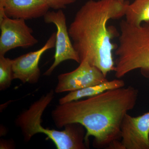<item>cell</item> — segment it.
Here are the masks:
<instances>
[{
	"mask_svg": "<svg viewBox=\"0 0 149 149\" xmlns=\"http://www.w3.org/2000/svg\"><path fill=\"white\" fill-rule=\"evenodd\" d=\"M138 93L133 86H124L85 100L59 104L52 112V118L58 128L70 123L83 125L88 146L93 136L95 147L116 149L121 140L123 120L136 106Z\"/></svg>",
	"mask_w": 149,
	"mask_h": 149,
	"instance_id": "obj_1",
	"label": "cell"
},
{
	"mask_svg": "<svg viewBox=\"0 0 149 149\" xmlns=\"http://www.w3.org/2000/svg\"><path fill=\"white\" fill-rule=\"evenodd\" d=\"M128 3L118 0H89L77 11L68 28L80 62L87 60L105 76L114 71L113 52L117 48L111 42L116 31L107 23L125 16Z\"/></svg>",
	"mask_w": 149,
	"mask_h": 149,
	"instance_id": "obj_2",
	"label": "cell"
},
{
	"mask_svg": "<svg viewBox=\"0 0 149 149\" xmlns=\"http://www.w3.org/2000/svg\"><path fill=\"white\" fill-rule=\"evenodd\" d=\"M54 91L43 95L18 115L15 124L20 128L25 142H29L38 133H43L54 142L58 149H85L89 148L85 142L84 126L77 123L64 126V130L45 128L42 125L43 113L53 100Z\"/></svg>",
	"mask_w": 149,
	"mask_h": 149,
	"instance_id": "obj_3",
	"label": "cell"
},
{
	"mask_svg": "<svg viewBox=\"0 0 149 149\" xmlns=\"http://www.w3.org/2000/svg\"><path fill=\"white\" fill-rule=\"evenodd\" d=\"M120 29L115 51L116 77L119 79L137 69L149 71V23L136 26L123 20Z\"/></svg>",
	"mask_w": 149,
	"mask_h": 149,
	"instance_id": "obj_4",
	"label": "cell"
},
{
	"mask_svg": "<svg viewBox=\"0 0 149 149\" xmlns=\"http://www.w3.org/2000/svg\"><path fill=\"white\" fill-rule=\"evenodd\" d=\"M43 17L45 23H52L57 29L54 61L44 75H51L57 66L65 61L73 60L80 63V58L73 47L67 27L66 17L62 10L57 11H48Z\"/></svg>",
	"mask_w": 149,
	"mask_h": 149,
	"instance_id": "obj_5",
	"label": "cell"
},
{
	"mask_svg": "<svg viewBox=\"0 0 149 149\" xmlns=\"http://www.w3.org/2000/svg\"><path fill=\"white\" fill-rule=\"evenodd\" d=\"M0 56H5L13 49L28 48L38 42L32 35L33 29L23 19L10 18L5 15L0 21Z\"/></svg>",
	"mask_w": 149,
	"mask_h": 149,
	"instance_id": "obj_6",
	"label": "cell"
},
{
	"mask_svg": "<svg viewBox=\"0 0 149 149\" xmlns=\"http://www.w3.org/2000/svg\"><path fill=\"white\" fill-rule=\"evenodd\" d=\"M106 76L86 59L73 71L60 74L55 93L72 92L106 82Z\"/></svg>",
	"mask_w": 149,
	"mask_h": 149,
	"instance_id": "obj_7",
	"label": "cell"
},
{
	"mask_svg": "<svg viewBox=\"0 0 149 149\" xmlns=\"http://www.w3.org/2000/svg\"><path fill=\"white\" fill-rule=\"evenodd\" d=\"M120 141L117 149H149V111L137 117L126 114Z\"/></svg>",
	"mask_w": 149,
	"mask_h": 149,
	"instance_id": "obj_8",
	"label": "cell"
},
{
	"mask_svg": "<svg viewBox=\"0 0 149 149\" xmlns=\"http://www.w3.org/2000/svg\"><path fill=\"white\" fill-rule=\"evenodd\" d=\"M56 40L55 32L51 35L45 45L39 49L12 59L13 79H18L23 83H37L41 74L39 67L40 58L46 51L55 48Z\"/></svg>",
	"mask_w": 149,
	"mask_h": 149,
	"instance_id": "obj_9",
	"label": "cell"
},
{
	"mask_svg": "<svg viewBox=\"0 0 149 149\" xmlns=\"http://www.w3.org/2000/svg\"><path fill=\"white\" fill-rule=\"evenodd\" d=\"M49 8L45 0H0V20L5 15L25 20L40 18Z\"/></svg>",
	"mask_w": 149,
	"mask_h": 149,
	"instance_id": "obj_10",
	"label": "cell"
},
{
	"mask_svg": "<svg viewBox=\"0 0 149 149\" xmlns=\"http://www.w3.org/2000/svg\"><path fill=\"white\" fill-rule=\"evenodd\" d=\"M125 82L121 79L107 80L106 82L77 91L70 92L68 95L59 100V104H62L78 100L83 98L97 95L108 90L117 89L125 86Z\"/></svg>",
	"mask_w": 149,
	"mask_h": 149,
	"instance_id": "obj_11",
	"label": "cell"
},
{
	"mask_svg": "<svg viewBox=\"0 0 149 149\" xmlns=\"http://www.w3.org/2000/svg\"><path fill=\"white\" fill-rule=\"evenodd\" d=\"M125 16V21L132 25L149 23V0H134L128 3Z\"/></svg>",
	"mask_w": 149,
	"mask_h": 149,
	"instance_id": "obj_12",
	"label": "cell"
},
{
	"mask_svg": "<svg viewBox=\"0 0 149 149\" xmlns=\"http://www.w3.org/2000/svg\"><path fill=\"white\" fill-rule=\"evenodd\" d=\"M14 80L12 60L5 56H0V90L4 91L9 88Z\"/></svg>",
	"mask_w": 149,
	"mask_h": 149,
	"instance_id": "obj_13",
	"label": "cell"
},
{
	"mask_svg": "<svg viewBox=\"0 0 149 149\" xmlns=\"http://www.w3.org/2000/svg\"><path fill=\"white\" fill-rule=\"evenodd\" d=\"M50 8L58 10L66 7L67 6L75 2L76 0H45Z\"/></svg>",
	"mask_w": 149,
	"mask_h": 149,
	"instance_id": "obj_14",
	"label": "cell"
},
{
	"mask_svg": "<svg viewBox=\"0 0 149 149\" xmlns=\"http://www.w3.org/2000/svg\"><path fill=\"white\" fill-rule=\"evenodd\" d=\"M118 1H119L121 2H125V0H118Z\"/></svg>",
	"mask_w": 149,
	"mask_h": 149,
	"instance_id": "obj_15",
	"label": "cell"
}]
</instances>
